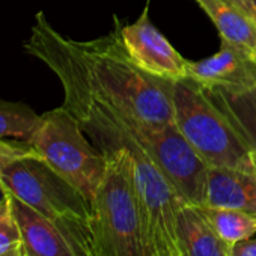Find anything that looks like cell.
Listing matches in <instances>:
<instances>
[{
    "instance_id": "6da1fadb",
    "label": "cell",
    "mask_w": 256,
    "mask_h": 256,
    "mask_svg": "<svg viewBox=\"0 0 256 256\" xmlns=\"http://www.w3.org/2000/svg\"><path fill=\"white\" fill-rule=\"evenodd\" d=\"M24 44L46 48L68 62L104 98L136 120L150 125L174 122V83L140 70L126 53L119 28L90 40L76 41L58 32L38 12Z\"/></svg>"
},
{
    "instance_id": "7a4b0ae2",
    "label": "cell",
    "mask_w": 256,
    "mask_h": 256,
    "mask_svg": "<svg viewBox=\"0 0 256 256\" xmlns=\"http://www.w3.org/2000/svg\"><path fill=\"white\" fill-rule=\"evenodd\" d=\"M107 158L90 204V256H146L130 150Z\"/></svg>"
},
{
    "instance_id": "3957f363",
    "label": "cell",
    "mask_w": 256,
    "mask_h": 256,
    "mask_svg": "<svg viewBox=\"0 0 256 256\" xmlns=\"http://www.w3.org/2000/svg\"><path fill=\"white\" fill-rule=\"evenodd\" d=\"M0 190L53 222L83 256H90V204L41 157H26L5 166L0 170Z\"/></svg>"
},
{
    "instance_id": "277c9868",
    "label": "cell",
    "mask_w": 256,
    "mask_h": 256,
    "mask_svg": "<svg viewBox=\"0 0 256 256\" xmlns=\"http://www.w3.org/2000/svg\"><path fill=\"white\" fill-rule=\"evenodd\" d=\"M174 122L210 168L252 170L253 152L241 133L190 78L174 83Z\"/></svg>"
},
{
    "instance_id": "5b68a950",
    "label": "cell",
    "mask_w": 256,
    "mask_h": 256,
    "mask_svg": "<svg viewBox=\"0 0 256 256\" xmlns=\"http://www.w3.org/2000/svg\"><path fill=\"white\" fill-rule=\"evenodd\" d=\"M29 144L58 175L92 204L107 158L88 140L77 119L64 106L41 114Z\"/></svg>"
},
{
    "instance_id": "8992f818",
    "label": "cell",
    "mask_w": 256,
    "mask_h": 256,
    "mask_svg": "<svg viewBox=\"0 0 256 256\" xmlns=\"http://www.w3.org/2000/svg\"><path fill=\"white\" fill-rule=\"evenodd\" d=\"M130 152L146 256L180 253L178 217L186 202L144 150Z\"/></svg>"
},
{
    "instance_id": "52a82bcc",
    "label": "cell",
    "mask_w": 256,
    "mask_h": 256,
    "mask_svg": "<svg viewBox=\"0 0 256 256\" xmlns=\"http://www.w3.org/2000/svg\"><path fill=\"white\" fill-rule=\"evenodd\" d=\"M144 151L186 204L204 205L210 166L186 140L175 122L151 125Z\"/></svg>"
},
{
    "instance_id": "ba28073f",
    "label": "cell",
    "mask_w": 256,
    "mask_h": 256,
    "mask_svg": "<svg viewBox=\"0 0 256 256\" xmlns=\"http://www.w3.org/2000/svg\"><path fill=\"white\" fill-rule=\"evenodd\" d=\"M114 22L126 53L140 70L172 83L187 78L188 60L152 24L148 5L132 24H124L118 17H114Z\"/></svg>"
},
{
    "instance_id": "9c48e42d",
    "label": "cell",
    "mask_w": 256,
    "mask_h": 256,
    "mask_svg": "<svg viewBox=\"0 0 256 256\" xmlns=\"http://www.w3.org/2000/svg\"><path fill=\"white\" fill-rule=\"evenodd\" d=\"M187 78L205 90L244 94L256 89V56L222 40L212 56L198 62L188 60Z\"/></svg>"
},
{
    "instance_id": "30bf717a",
    "label": "cell",
    "mask_w": 256,
    "mask_h": 256,
    "mask_svg": "<svg viewBox=\"0 0 256 256\" xmlns=\"http://www.w3.org/2000/svg\"><path fill=\"white\" fill-rule=\"evenodd\" d=\"M18 226L24 256H83L68 235L18 198L2 192Z\"/></svg>"
},
{
    "instance_id": "8fae6325",
    "label": "cell",
    "mask_w": 256,
    "mask_h": 256,
    "mask_svg": "<svg viewBox=\"0 0 256 256\" xmlns=\"http://www.w3.org/2000/svg\"><path fill=\"white\" fill-rule=\"evenodd\" d=\"M210 17L220 38L256 56V18L236 0H194Z\"/></svg>"
},
{
    "instance_id": "7c38bea8",
    "label": "cell",
    "mask_w": 256,
    "mask_h": 256,
    "mask_svg": "<svg viewBox=\"0 0 256 256\" xmlns=\"http://www.w3.org/2000/svg\"><path fill=\"white\" fill-rule=\"evenodd\" d=\"M178 242L182 256H230V244L217 234L200 205H182Z\"/></svg>"
},
{
    "instance_id": "4fadbf2b",
    "label": "cell",
    "mask_w": 256,
    "mask_h": 256,
    "mask_svg": "<svg viewBox=\"0 0 256 256\" xmlns=\"http://www.w3.org/2000/svg\"><path fill=\"white\" fill-rule=\"evenodd\" d=\"M253 178L250 172L228 168H210L206 178L205 206L242 210L253 212L254 208Z\"/></svg>"
},
{
    "instance_id": "5bb4252c",
    "label": "cell",
    "mask_w": 256,
    "mask_h": 256,
    "mask_svg": "<svg viewBox=\"0 0 256 256\" xmlns=\"http://www.w3.org/2000/svg\"><path fill=\"white\" fill-rule=\"evenodd\" d=\"M206 94L235 125L256 156V89L244 94H228L223 90H206Z\"/></svg>"
},
{
    "instance_id": "9a60e30c",
    "label": "cell",
    "mask_w": 256,
    "mask_h": 256,
    "mask_svg": "<svg viewBox=\"0 0 256 256\" xmlns=\"http://www.w3.org/2000/svg\"><path fill=\"white\" fill-rule=\"evenodd\" d=\"M200 206L217 234L230 246L256 235V214L242 210Z\"/></svg>"
},
{
    "instance_id": "2e32d148",
    "label": "cell",
    "mask_w": 256,
    "mask_h": 256,
    "mask_svg": "<svg viewBox=\"0 0 256 256\" xmlns=\"http://www.w3.org/2000/svg\"><path fill=\"white\" fill-rule=\"evenodd\" d=\"M41 114L23 102L0 100V139L29 142L38 128Z\"/></svg>"
},
{
    "instance_id": "e0dca14e",
    "label": "cell",
    "mask_w": 256,
    "mask_h": 256,
    "mask_svg": "<svg viewBox=\"0 0 256 256\" xmlns=\"http://www.w3.org/2000/svg\"><path fill=\"white\" fill-rule=\"evenodd\" d=\"M0 256H24L22 235L5 198L0 200Z\"/></svg>"
},
{
    "instance_id": "ac0fdd59",
    "label": "cell",
    "mask_w": 256,
    "mask_h": 256,
    "mask_svg": "<svg viewBox=\"0 0 256 256\" xmlns=\"http://www.w3.org/2000/svg\"><path fill=\"white\" fill-rule=\"evenodd\" d=\"M26 157H40L36 150L26 140L0 139V170L5 166Z\"/></svg>"
},
{
    "instance_id": "d6986e66",
    "label": "cell",
    "mask_w": 256,
    "mask_h": 256,
    "mask_svg": "<svg viewBox=\"0 0 256 256\" xmlns=\"http://www.w3.org/2000/svg\"><path fill=\"white\" fill-rule=\"evenodd\" d=\"M230 256H256V238H246L230 246Z\"/></svg>"
},
{
    "instance_id": "ffe728a7",
    "label": "cell",
    "mask_w": 256,
    "mask_h": 256,
    "mask_svg": "<svg viewBox=\"0 0 256 256\" xmlns=\"http://www.w3.org/2000/svg\"><path fill=\"white\" fill-rule=\"evenodd\" d=\"M236 2L244 6L254 18H256V0H236Z\"/></svg>"
},
{
    "instance_id": "44dd1931",
    "label": "cell",
    "mask_w": 256,
    "mask_h": 256,
    "mask_svg": "<svg viewBox=\"0 0 256 256\" xmlns=\"http://www.w3.org/2000/svg\"><path fill=\"white\" fill-rule=\"evenodd\" d=\"M250 175L253 178V190H254V208H253V214H256V156L253 154V166H252V170H250Z\"/></svg>"
},
{
    "instance_id": "7402d4cb",
    "label": "cell",
    "mask_w": 256,
    "mask_h": 256,
    "mask_svg": "<svg viewBox=\"0 0 256 256\" xmlns=\"http://www.w3.org/2000/svg\"><path fill=\"white\" fill-rule=\"evenodd\" d=\"M168 256H182L181 253H175V254H168Z\"/></svg>"
}]
</instances>
